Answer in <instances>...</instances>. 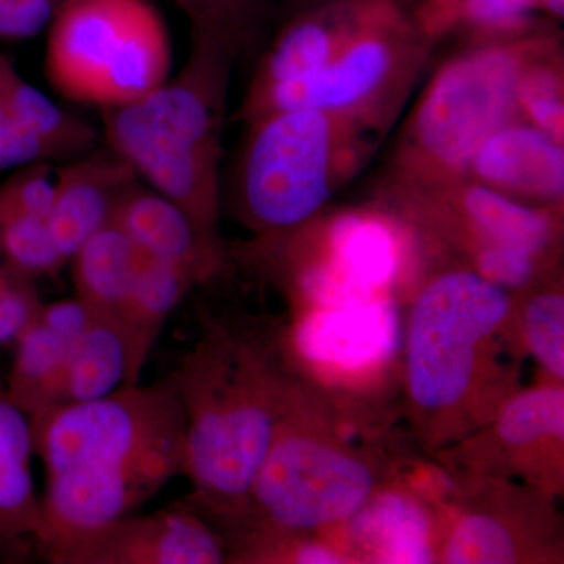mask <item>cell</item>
Segmentation results:
<instances>
[{
  "label": "cell",
  "instance_id": "obj_1",
  "mask_svg": "<svg viewBox=\"0 0 564 564\" xmlns=\"http://www.w3.org/2000/svg\"><path fill=\"white\" fill-rule=\"evenodd\" d=\"M29 422L33 455L46 467L44 558L133 513L184 475L187 419L172 373L46 408Z\"/></svg>",
  "mask_w": 564,
  "mask_h": 564
},
{
  "label": "cell",
  "instance_id": "obj_2",
  "mask_svg": "<svg viewBox=\"0 0 564 564\" xmlns=\"http://www.w3.org/2000/svg\"><path fill=\"white\" fill-rule=\"evenodd\" d=\"M285 323L199 310V333L173 380L187 419L185 503L221 534L242 514L296 380Z\"/></svg>",
  "mask_w": 564,
  "mask_h": 564
},
{
  "label": "cell",
  "instance_id": "obj_3",
  "mask_svg": "<svg viewBox=\"0 0 564 564\" xmlns=\"http://www.w3.org/2000/svg\"><path fill=\"white\" fill-rule=\"evenodd\" d=\"M403 307L400 410L425 458L491 421L527 356L514 295L462 265L433 267Z\"/></svg>",
  "mask_w": 564,
  "mask_h": 564
},
{
  "label": "cell",
  "instance_id": "obj_4",
  "mask_svg": "<svg viewBox=\"0 0 564 564\" xmlns=\"http://www.w3.org/2000/svg\"><path fill=\"white\" fill-rule=\"evenodd\" d=\"M296 380V378H295ZM377 436L334 413L296 380L226 547L248 534L325 533L343 524L395 469Z\"/></svg>",
  "mask_w": 564,
  "mask_h": 564
},
{
  "label": "cell",
  "instance_id": "obj_5",
  "mask_svg": "<svg viewBox=\"0 0 564 564\" xmlns=\"http://www.w3.org/2000/svg\"><path fill=\"white\" fill-rule=\"evenodd\" d=\"M234 61L220 40L192 31L191 55L177 77L102 111L107 148L214 240H223V129Z\"/></svg>",
  "mask_w": 564,
  "mask_h": 564
},
{
  "label": "cell",
  "instance_id": "obj_6",
  "mask_svg": "<svg viewBox=\"0 0 564 564\" xmlns=\"http://www.w3.org/2000/svg\"><path fill=\"white\" fill-rule=\"evenodd\" d=\"M384 131L322 110L248 124L231 180V209L254 236L292 231L322 214L380 147Z\"/></svg>",
  "mask_w": 564,
  "mask_h": 564
},
{
  "label": "cell",
  "instance_id": "obj_7",
  "mask_svg": "<svg viewBox=\"0 0 564 564\" xmlns=\"http://www.w3.org/2000/svg\"><path fill=\"white\" fill-rule=\"evenodd\" d=\"M554 33L477 41L433 74L393 152L391 188H432L466 180L475 152L508 122L522 120L519 82Z\"/></svg>",
  "mask_w": 564,
  "mask_h": 564
},
{
  "label": "cell",
  "instance_id": "obj_8",
  "mask_svg": "<svg viewBox=\"0 0 564 564\" xmlns=\"http://www.w3.org/2000/svg\"><path fill=\"white\" fill-rule=\"evenodd\" d=\"M384 209L414 232L432 265H462L511 293L562 272L563 209L508 198L466 180L391 188Z\"/></svg>",
  "mask_w": 564,
  "mask_h": 564
},
{
  "label": "cell",
  "instance_id": "obj_9",
  "mask_svg": "<svg viewBox=\"0 0 564 564\" xmlns=\"http://www.w3.org/2000/svg\"><path fill=\"white\" fill-rule=\"evenodd\" d=\"M274 262L296 310H322L393 295L406 303L429 270L414 232L384 207L336 212L281 232Z\"/></svg>",
  "mask_w": 564,
  "mask_h": 564
},
{
  "label": "cell",
  "instance_id": "obj_10",
  "mask_svg": "<svg viewBox=\"0 0 564 564\" xmlns=\"http://www.w3.org/2000/svg\"><path fill=\"white\" fill-rule=\"evenodd\" d=\"M403 306L388 295L303 311L284 325L293 377L340 419L378 436L391 430L402 395Z\"/></svg>",
  "mask_w": 564,
  "mask_h": 564
},
{
  "label": "cell",
  "instance_id": "obj_11",
  "mask_svg": "<svg viewBox=\"0 0 564 564\" xmlns=\"http://www.w3.org/2000/svg\"><path fill=\"white\" fill-rule=\"evenodd\" d=\"M44 65L63 98L124 106L169 80V29L151 0H65L50 24Z\"/></svg>",
  "mask_w": 564,
  "mask_h": 564
},
{
  "label": "cell",
  "instance_id": "obj_12",
  "mask_svg": "<svg viewBox=\"0 0 564 564\" xmlns=\"http://www.w3.org/2000/svg\"><path fill=\"white\" fill-rule=\"evenodd\" d=\"M433 43L404 0H383L361 31L323 68L243 99L236 120L293 110L345 115L388 132L402 111Z\"/></svg>",
  "mask_w": 564,
  "mask_h": 564
},
{
  "label": "cell",
  "instance_id": "obj_13",
  "mask_svg": "<svg viewBox=\"0 0 564 564\" xmlns=\"http://www.w3.org/2000/svg\"><path fill=\"white\" fill-rule=\"evenodd\" d=\"M556 502L555 494L522 481L454 477L437 563H564L563 516Z\"/></svg>",
  "mask_w": 564,
  "mask_h": 564
},
{
  "label": "cell",
  "instance_id": "obj_14",
  "mask_svg": "<svg viewBox=\"0 0 564 564\" xmlns=\"http://www.w3.org/2000/svg\"><path fill=\"white\" fill-rule=\"evenodd\" d=\"M426 459H400L355 514L322 533L347 564L437 563L454 478Z\"/></svg>",
  "mask_w": 564,
  "mask_h": 564
},
{
  "label": "cell",
  "instance_id": "obj_15",
  "mask_svg": "<svg viewBox=\"0 0 564 564\" xmlns=\"http://www.w3.org/2000/svg\"><path fill=\"white\" fill-rule=\"evenodd\" d=\"M454 477L507 478L564 494V384L519 388L491 421L433 455Z\"/></svg>",
  "mask_w": 564,
  "mask_h": 564
},
{
  "label": "cell",
  "instance_id": "obj_16",
  "mask_svg": "<svg viewBox=\"0 0 564 564\" xmlns=\"http://www.w3.org/2000/svg\"><path fill=\"white\" fill-rule=\"evenodd\" d=\"M223 534L187 503L128 514L51 556L55 564H221Z\"/></svg>",
  "mask_w": 564,
  "mask_h": 564
},
{
  "label": "cell",
  "instance_id": "obj_17",
  "mask_svg": "<svg viewBox=\"0 0 564 564\" xmlns=\"http://www.w3.org/2000/svg\"><path fill=\"white\" fill-rule=\"evenodd\" d=\"M383 0H326L292 11L262 55L245 99L323 68L369 21Z\"/></svg>",
  "mask_w": 564,
  "mask_h": 564
},
{
  "label": "cell",
  "instance_id": "obj_18",
  "mask_svg": "<svg viewBox=\"0 0 564 564\" xmlns=\"http://www.w3.org/2000/svg\"><path fill=\"white\" fill-rule=\"evenodd\" d=\"M467 177L516 202L563 209V143L525 120L508 122L475 152Z\"/></svg>",
  "mask_w": 564,
  "mask_h": 564
},
{
  "label": "cell",
  "instance_id": "obj_19",
  "mask_svg": "<svg viewBox=\"0 0 564 564\" xmlns=\"http://www.w3.org/2000/svg\"><path fill=\"white\" fill-rule=\"evenodd\" d=\"M139 174L117 152L93 150L54 170V195L47 223L66 259L111 225L118 203Z\"/></svg>",
  "mask_w": 564,
  "mask_h": 564
},
{
  "label": "cell",
  "instance_id": "obj_20",
  "mask_svg": "<svg viewBox=\"0 0 564 564\" xmlns=\"http://www.w3.org/2000/svg\"><path fill=\"white\" fill-rule=\"evenodd\" d=\"M137 250L188 270L206 284L229 267L225 240L204 236L177 204L139 181L126 191L113 214Z\"/></svg>",
  "mask_w": 564,
  "mask_h": 564
},
{
  "label": "cell",
  "instance_id": "obj_21",
  "mask_svg": "<svg viewBox=\"0 0 564 564\" xmlns=\"http://www.w3.org/2000/svg\"><path fill=\"white\" fill-rule=\"evenodd\" d=\"M199 284L198 278L188 270L139 251L131 288L115 315L128 352L124 386L139 383L170 314Z\"/></svg>",
  "mask_w": 564,
  "mask_h": 564
},
{
  "label": "cell",
  "instance_id": "obj_22",
  "mask_svg": "<svg viewBox=\"0 0 564 564\" xmlns=\"http://www.w3.org/2000/svg\"><path fill=\"white\" fill-rule=\"evenodd\" d=\"M411 13L433 44L456 32L467 33L477 43L541 31L533 0H414Z\"/></svg>",
  "mask_w": 564,
  "mask_h": 564
},
{
  "label": "cell",
  "instance_id": "obj_23",
  "mask_svg": "<svg viewBox=\"0 0 564 564\" xmlns=\"http://www.w3.org/2000/svg\"><path fill=\"white\" fill-rule=\"evenodd\" d=\"M128 352L115 317L99 314L70 345L61 388L52 406L101 399L126 383ZM51 408V406H50Z\"/></svg>",
  "mask_w": 564,
  "mask_h": 564
},
{
  "label": "cell",
  "instance_id": "obj_24",
  "mask_svg": "<svg viewBox=\"0 0 564 564\" xmlns=\"http://www.w3.org/2000/svg\"><path fill=\"white\" fill-rule=\"evenodd\" d=\"M74 340L55 332L39 314L17 337L7 397L28 417L54 404Z\"/></svg>",
  "mask_w": 564,
  "mask_h": 564
},
{
  "label": "cell",
  "instance_id": "obj_25",
  "mask_svg": "<svg viewBox=\"0 0 564 564\" xmlns=\"http://www.w3.org/2000/svg\"><path fill=\"white\" fill-rule=\"evenodd\" d=\"M137 259L132 240L113 223L106 226L69 259L77 299L115 317L131 288Z\"/></svg>",
  "mask_w": 564,
  "mask_h": 564
},
{
  "label": "cell",
  "instance_id": "obj_26",
  "mask_svg": "<svg viewBox=\"0 0 564 564\" xmlns=\"http://www.w3.org/2000/svg\"><path fill=\"white\" fill-rule=\"evenodd\" d=\"M514 295V323L527 358L543 380L564 381V288L558 272Z\"/></svg>",
  "mask_w": 564,
  "mask_h": 564
},
{
  "label": "cell",
  "instance_id": "obj_27",
  "mask_svg": "<svg viewBox=\"0 0 564 564\" xmlns=\"http://www.w3.org/2000/svg\"><path fill=\"white\" fill-rule=\"evenodd\" d=\"M9 118L31 129L50 144L55 159L84 155L95 150L98 133L87 121L74 117L47 98L43 91L22 79L11 69L9 85Z\"/></svg>",
  "mask_w": 564,
  "mask_h": 564
},
{
  "label": "cell",
  "instance_id": "obj_28",
  "mask_svg": "<svg viewBox=\"0 0 564 564\" xmlns=\"http://www.w3.org/2000/svg\"><path fill=\"white\" fill-rule=\"evenodd\" d=\"M32 448L0 444V549L43 538L41 499L31 473Z\"/></svg>",
  "mask_w": 564,
  "mask_h": 564
},
{
  "label": "cell",
  "instance_id": "obj_29",
  "mask_svg": "<svg viewBox=\"0 0 564 564\" xmlns=\"http://www.w3.org/2000/svg\"><path fill=\"white\" fill-rule=\"evenodd\" d=\"M563 57L558 36L552 35L527 63L519 82L518 101L522 120L563 143Z\"/></svg>",
  "mask_w": 564,
  "mask_h": 564
},
{
  "label": "cell",
  "instance_id": "obj_30",
  "mask_svg": "<svg viewBox=\"0 0 564 564\" xmlns=\"http://www.w3.org/2000/svg\"><path fill=\"white\" fill-rule=\"evenodd\" d=\"M192 31L209 33L232 54L252 51L280 14V0H192Z\"/></svg>",
  "mask_w": 564,
  "mask_h": 564
},
{
  "label": "cell",
  "instance_id": "obj_31",
  "mask_svg": "<svg viewBox=\"0 0 564 564\" xmlns=\"http://www.w3.org/2000/svg\"><path fill=\"white\" fill-rule=\"evenodd\" d=\"M3 265L25 278L57 276L68 259L52 236L47 217L21 215L0 226Z\"/></svg>",
  "mask_w": 564,
  "mask_h": 564
},
{
  "label": "cell",
  "instance_id": "obj_32",
  "mask_svg": "<svg viewBox=\"0 0 564 564\" xmlns=\"http://www.w3.org/2000/svg\"><path fill=\"white\" fill-rule=\"evenodd\" d=\"M54 195V170L46 162L25 166L0 185V226L21 215L47 217Z\"/></svg>",
  "mask_w": 564,
  "mask_h": 564
},
{
  "label": "cell",
  "instance_id": "obj_33",
  "mask_svg": "<svg viewBox=\"0 0 564 564\" xmlns=\"http://www.w3.org/2000/svg\"><path fill=\"white\" fill-rule=\"evenodd\" d=\"M39 293L31 278L0 265V344L17 340L22 329L40 313Z\"/></svg>",
  "mask_w": 564,
  "mask_h": 564
},
{
  "label": "cell",
  "instance_id": "obj_34",
  "mask_svg": "<svg viewBox=\"0 0 564 564\" xmlns=\"http://www.w3.org/2000/svg\"><path fill=\"white\" fill-rule=\"evenodd\" d=\"M55 6L52 0H0V39L25 40L50 28Z\"/></svg>",
  "mask_w": 564,
  "mask_h": 564
},
{
  "label": "cell",
  "instance_id": "obj_35",
  "mask_svg": "<svg viewBox=\"0 0 564 564\" xmlns=\"http://www.w3.org/2000/svg\"><path fill=\"white\" fill-rule=\"evenodd\" d=\"M50 159H55L54 151L31 129L11 118L0 124V172Z\"/></svg>",
  "mask_w": 564,
  "mask_h": 564
},
{
  "label": "cell",
  "instance_id": "obj_36",
  "mask_svg": "<svg viewBox=\"0 0 564 564\" xmlns=\"http://www.w3.org/2000/svg\"><path fill=\"white\" fill-rule=\"evenodd\" d=\"M14 68L13 62L0 54V124L9 120V99H7V85L11 69Z\"/></svg>",
  "mask_w": 564,
  "mask_h": 564
},
{
  "label": "cell",
  "instance_id": "obj_37",
  "mask_svg": "<svg viewBox=\"0 0 564 564\" xmlns=\"http://www.w3.org/2000/svg\"><path fill=\"white\" fill-rule=\"evenodd\" d=\"M534 9L543 11L547 17L562 20L564 11V0H533Z\"/></svg>",
  "mask_w": 564,
  "mask_h": 564
},
{
  "label": "cell",
  "instance_id": "obj_38",
  "mask_svg": "<svg viewBox=\"0 0 564 564\" xmlns=\"http://www.w3.org/2000/svg\"><path fill=\"white\" fill-rule=\"evenodd\" d=\"M326 2V0H280L281 10L284 7L288 13L307 9V7L317 6V3Z\"/></svg>",
  "mask_w": 564,
  "mask_h": 564
},
{
  "label": "cell",
  "instance_id": "obj_39",
  "mask_svg": "<svg viewBox=\"0 0 564 564\" xmlns=\"http://www.w3.org/2000/svg\"><path fill=\"white\" fill-rule=\"evenodd\" d=\"M174 6L177 7V9H181L184 11L185 17L188 18V20H192L193 17V3L192 0H172Z\"/></svg>",
  "mask_w": 564,
  "mask_h": 564
},
{
  "label": "cell",
  "instance_id": "obj_40",
  "mask_svg": "<svg viewBox=\"0 0 564 564\" xmlns=\"http://www.w3.org/2000/svg\"><path fill=\"white\" fill-rule=\"evenodd\" d=\"M52 2L55 3V6H61V3L65 2V0H52Z\"/></svg>",
  "mask_w": 564,
  "mask_h": 564
},
{
  "label": "cell",
  "instance_id": "obj_41",
  "mask_svg": "<svg viewBox=\"0 0 564 564\" xmlns=\"http://www.w3.org/2000/svg\"><path fill=\"white\" fill-rule=\"evenodd\" d=\"M404 2H408V3H410V6H411V3H413V2H414V0H404Z\"/></svg>",
  "mask_w": 564,
  "mask_h": 564
}]
</instances>
